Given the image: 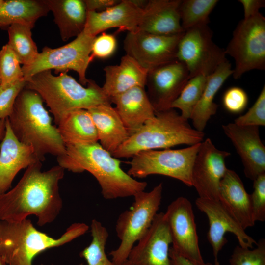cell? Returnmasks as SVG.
I'll return each mask as SVG.
<instances>
[{
	"instance_id": "cell-5",
	"label": "cell",
	"mask_w": 265,
	"mask_h": 265,
	"mask_svg": "<svg viewBox=\"0 0 265 265\" xmlns=\"http://www.w3.org/2000/svg\"><path fill=\"white\" fill-rule=\"evenodd\" d=\"M205 134L192 128L174 108L155 112L149 120L112 154L116 158H132L143 151L190 146L203 141Z\"/></svg>"
},
{
	"instance_id": "cell-3",
	"label": "cell",
	"mask_w": 265,
	"mask_h": 265,
	"mask_svg": "<svg viewBox=\"0 0 265 265\" xmlns=\"http://www.w3.org/2000/svg\"><path fill=\"white\" fill-rule=\"evenodd\" d=\"M38 93L25 87L18 95L8 120L18 140L33 149L41 162L45 156L64 154L66 146L57 128L53 125Z\"/></svg>"
},
{
	"instance_id": "cell-41",
	"label": "cell",
	"mask_w": 265,
	"mask_h": 265,
	"mask_svg": "<svg viewBox=\"0 0 265 265\" xmlns=\"http://www.w3.org/2000/svg\"><path fill=\"white\" fill-rule=\"evenodd\" d=\"M244 11V19L253 16L259 13L260 8L265 6L264 0H239Z\"/></svg>"
},
{
	"instance_id": "cell-47",
	"label": "cell",
	"mask_w": 265,
	"mask_h": 265,
	"mask_svg": "<svg viewBox=\"0 0 265 265\" xmlns=\"http://www.w3.org/2000/svg\"><path fill=\"white\" fill-rule=\"evenodd\" d=\"M121 265H136L132 263L129 260H127Z\"/></svg>"
},
{
	"instance_id": "cell-14",
	"label": "cell",
	"mask_w": 265,
	"mask_h": 265,
	"mask_svg": "<svg viewBox=\"0 0 265 265\" xmlns=\"http://www.w3.org/2000/svg\"><path fill=\"white\" fill-rule=\"evenodd\" d=\"M230 155L209 138L201 142L191 171L192 186L199 197L219 200L220 184L228 169L225 160Z\"/></svg>"
},
{
	"instance_id": "cell-12",
	"label": "cell",
	"mask_w": 265,
	"mask_h": 265,
	"mask_svg": "<svg viewBox=\"0 0 265 265\" xmlns=\"http://www.w3.org/2000/svg\"><path fill=\"white\" fill-rule=\"evenodd\" d=\"M164 213L171 237V248L196 265H209L210 263H205L201 254L190 202L186 197H178Z\"/></svg>"
},
{
	"instance_id": "cell-39",
	"label": "cell",
	"mask_w": 265,
	"mask_h": 265,
	"mask_svg": "<svg viewBox=\"0 0 265 265\" xmlns=\"http://www.w3.org/2000/svg\"><path fill=\"white\" fill-rule=\"evenodd\" d=\"M117 47V40L114 35L103 32L94 38L91 48L90 57L105 59L111 56Z\"/></svg>"
},
{
	"instance_id": "cell-48",
	"label": "cell",
	"mask_w": 265,
	"mask_h": 265,
	"mask_svg": "<svg viewBox=\"0 0 265 265\" xmlns=\"http://www.w3.org/2000/svg\"><path fill=\"white\" fill-rule=\"evenodd\" d=\"M44 265V264H41V265ZM84 265V264L81 263V264H79V265Z\"/></svg>"
},
{
	"instance_id": "cell-23",
	"label": "cell",
	"mask_w": 265,
	"mask_h": 265,
	"mask_svg": "<svg viewBox=\"0 0 265 265\" xmlns=\"http://www.w3.org/2000/svg\"><path fill=\"white\" fill-rule=\"evenodd\" d=\"M181 1L149 0L143 10L138 30L161 35L184 32L179 10Z\"/></svg>"
},
{
	"instance_id": "cell-27",
	"label": "cell",
	"mask_w": 265,
	"mask_h": 265,
	"mask_svg": "<svg viewBox=\"0 0 265 265\" xmlns=\"http://www.w3.org/2000/svg\"><path fill=\"white\" fill-rule=\"evenodd\" d=\"M233 69L228 60L221 63L207 77V82L190 119L195 129L203 132L210 118L217 111L218 106L213 102L214 97L225 80L233 74Z\"/></svg>"
},
{
	"instance_id": "cell-9",
	"label": "cell",
	"mask_w": 265,
	"mask_h": 265,
	"mask_svg": "<svg viewBox=\"0 0 265 265\" xmlns=\"http://www.w3.org/2000/svg\"><path fill=\"white\" fill-rule=\"evenodd\" d=\"M95 38L83 31L72 41L62 47L55 49L45 47L32 63L22 67L25 80L26 81L36 74L46 70L54 69L61 73L73 70L78 74L80 84L87 85L89 80L86 77V72L92 61L90 55Z\"/></svg>"
},
{
	"instance_id": "cell-10",
	"label": "cell",
	"mask_w": 265,
	"mask_h": 265,
	"mask_svg": "<svg viewBox=\"0 0 265 265\" xmlns=\"http://www.w3.org/2000/svg\"><path fill=\"white\" fill-rule=\"evenodd\" d=\"M225 52L234 59L235 79L250 70L265 69V18L261 13L239 22Z\"/></svg>"
},
{
	"instance_id": "cell-11",
	"label": "cell",
	"mask_w": 265,
	"mask_h": 265,
	"mask_svg": "<svg viewBox=\"0 0 265 265\" xmlns=\"http://www.w3.org/2000/svg\"><path fill=\"white\" fill-rule=\"evenodd\" d=\"M225 50L212 40L208 25L194 27L184 32L177 49V59L186 66L190 79L197 75L212 74L227 60Z\"/></svg>"
},
{
	"instance_id": "cell-21",
	"label": "cell",
	"mask_w": 265,
	"mask_h": 265,
	"mask_svg": "<svg viewBox=\"0 0 265 265\" xmlns=\"http://www.w3.org/2000/svg\"><path fill=\"white\" fill-rule=\"evenodd\" d=\"M145 88L135 87L110 98L130 136L155 116Z\"/></svg>"
},
{
	"instance_id": "cell-17",
	"label": "cell",
	"mask_w": 265,
	"mask_h": 265,
	"mask_svg": "<svg viewBox=\"0 0 265 265\" xmlns=\"http://www.w3.org/2000/svg\"><path fill=\"white\" fill-rule=\"evenodd\" d=\"M171 237L164 213H157L128 258L136 265H172L169 256Z\"/></svg>"
},
{
	"instance_id": "cell-16",
	"label": "cell",
	"mask_w": 265,
	"mask_h": 265,
	"mask_svg": "<svg viewBox=\"0 0 265 265\" xmlns=\"http://www.w3.org/2000/svg\"><path fill=\"white\" fill-rule=\"evenodd\" d=\"M198 209L207 216L209 229L207 234L208 240L211 245L215 265H220L218 255L228 242L225 234L230 232L236 237L239 245L244 248H253L256 242L247 234L245 230L233 218L219 200L198 197L195 200Z\"/></svg>"
},
{
	"instance_id": "cell-40",
	"label": "cell",
	"mask_w": 265,
	"mask_h": 265,
	"mask_svg": "<svg viewBox=\"0 0 265 265\" xmlns=\"http://www.w3.org/2000/svg\"><path fill=\"white\" fill-rule=\"evenodd\" d=\"M248 102L246 92L238 87H232L226 90L223 97L225 108L231 113H238L246 108Z\"/></svg>"
},
{
	"instance_id": "cell-35",
	"label": "cell",
	"mask_w": 265,
	"mask_h": 265,
	"mask_svg": "<svg viewBox=\"0 0 265 265\" xmlns=\"http://www.w3.org/2000/svg\"><path fill=\"white\" fill-rule=\"evenodd\" d=\"M253 249L237 246L229 260V265H265V239H260Z\"/></svg>"
},
{
	"instance_id": "cell-13",
	"label": "cell",
	"mask_w": 265,
	"mask_h": 265,
	"mask_svg": "<svg viewBox=\"0 0 265 265\" xmlns=\"http://www.w3.org/2000/svg\"><path fill=\"white\" fill-rule=\"evenodd\" d=\"M184 32L171 35L141 30L128 32L124 40V49L126 54L149 71L177 59L178 44Z\"/></svg>"
},
{
	"instance_id": "cell-24",
	"label": "cell",
	"mask_w": 265,
	"mask_h": 265,
	"mask_svg": "<svg viewBox=\"0 0 265 265\" xmlns=\"http://www.w3.org/2000/svg\"><path fill=\"white\" fill-rule=\"evenodd\" d=\"M104 71L102 89L110 98L135 87L145 88L148 70L127 54L122 57L119 64L106 66Z\"/></svg>"
},
{
	"instance_id": "cell-33",
	"label": "cell",
	"mask_w": 265,
	"mask_h": 265,
	"mask_svg": "<svg viewBox=\"0 0 265 265\" xmlns=\"http://www.w3.org/2000/svg\"><path fill=\"white\" fill-rule=\"evenodd\" d=\"M207 77L199 75L190 78L175 100L171 108H178L185 119H190L195 106L200 100L204 90Z\"/></svg>"
},
{
	"instance_id": "cell-4",
	"label": "cell",
	"mask_w": 265,
	"mask_h": 265,
	"mask_svg": "<svg viewBox=\"0 0 265 265\" xmlns=\"http://www.w3.org/2000/svg\"><path fill=\"white\" fill-rule=\"evenodd\" d=\"M26 81L25 87L36 92L45 102L56 125L71 111L112 104L111 98L94 80H89L85 87L66 72L54 76L51 70L43 71Z\"/></svg>"
},
{
	"instance_id": "cell-1",
	"label": "cell",
	"mask_w": 265,
	"mask_h": 265,
	"mask_svg": "<svg viewBox=\"0 0 265 265\" xmlns=\"http://www.w3.org/2000/svg\"><path fill=\"white\" fill-rule=\"evenodd\" d=\"M41 169V161L32 164L13 188L0 195V221H19L34 215L42 226L56 219L63 205L59 183L65 169L59 165Z\"/></svg>"
},
{
	"instance_id": "cell-20",
	"label": "cell",
	"mask_w": 265,
	"mask_h": 265,
	"mask_svg": "<svg viewBox=\"0 0 265 265\" xmlns=\"http://www.w3.org/2000/svg\"><path fill=\"white\" fill-rule=\"evenodd\" d=\"M143 10L130 0H122L115 5L99 12H87L83 31L93 37L111 28L118 27L128 32L138 30Z\"/></svg>"
},
{
	"instance_id": "cell-37",
	"label": "cell",
	"mask_w": 265,
	"mask_h": 265,
	"mask_svg": "<svg viewBox=\"0 0 265 265\" xmlns=\"http://www.w3.org/2000/svg\"><path fill=\"white\" fill-rule=\"evenodd\" d=\"M234 123L244 126L265 125V85L251 107L244 115L237 118Z\"/></svg>"
},
{
	"instance_id": "cell-45",
	"label": "cell",
	"mask_w": 265,
	"mask_h": 265,
	"mask_svg": "<svg viewBox=\"0 0 265 265\" xmlns=\"http://www.w3.org/2000/svg\"><path fill=\"white\" fill-rule=\"evenodd\" d=\"M6 119H0V145L5 132Z\"/></svg>"
},
{
	"instance_id": "cell-42",
	"label": "cell",
	"mask_w": 265,
	"mask_h": 265,
	"mask_svg": "<svg viewBox=\"0 0 265 265\" xmlns=\"http://www.w3.org/2000/svg\"><path fill=\"white\" fill-rule=\"evenodd\" d=\"M87 12H102L118 4L117 0H85Z\"/></svg>"
},
{
	"instance_id": "cell-28",
	"label": "cell",
	"mask_w": 265,
	"mask_h": 265,
	"mask_svg": "<svg viewBox=\"0 0 265 265\" xmlns=\"http://www.w3.org/2000/svg\"><path fill=\"white\" fill-rule=\"evenodd\" d=\"M57 125L65 146L98 141L95 126L87 110L71 111L63 116Z\"/></svg>"
},
{
	"instance_id": "cell-25",
	"label": "cell",
	"mask_w": 265,
	"mask_h": 265,
	"mask_svg": "<svg viewBox=\"0 0 265 265\" xmlns=\"http://www.w3.org/2000/svg\"><path fill=\"white\" fill-rule=\"evenodd\" d=\"M87 110L95 126L100 144L112 155L130 136L122 121L111 105H100Z\"/></svg>"
},
{
	"instance_id": "cell-31",
	"label": "cell",
	"mask_w": 265,
	"mask_h": 265,
	"mask_svg": "<svg viewBox=\"0 0 265 265\" xmlns=\"http://www.w3.org/2000/svg\"><path fill=\"white\" fill-rule=\"evenodd\" d=\"M217 0H184L179 6L181 24L184 31L208 25L209 16L216 6Z\"/></svg>"
},
{
	"instance_id": "cell-29",
	"label": "cell",
	"mask_w": 265,
	"mask_h": 265,
	"mask_svg": "<svg viewBox=\"0 0 265 265\" xmlns=\"http://www.w3.org/2000/svg\"><path fill=\"white\" fill-rule=\"evenodd\" d=\"M49 11L43 0H0V27L21 24L33 28Z\"/></svg>"
},
{
	"instance_id": "cell-8",
	"label": "cell",
	"mask_w": 265,
	"mask_h": 265,
	"mask_svg": "<svg viewBox=\"0 0 265 265\" xmlns=\"http://www.w3.org/2000/svg\"><path fill=\"white\" fill-rule=\"evenodd\" d=\"M200 143L179 149L141 151L132 157L127 173L134 178L162 175L191 187L192 169Z\"/></svg>"
},
{
	"instance_id": "cell-22",
	"label": "cell",
	"mask_w": 265,
	"mask_h": 265,
	"mask_svg": "<svg viewBox=\"0 0 265 265\" xmlns=\"http://www.w3.org/2000/svg\"><path fill=\"white\" fill-rule=\"evenodd\" d=\"M219 195V201L244 230L254 225L250 194L234 171L227 169L220 184Z\"/></svg>"
},
{
	"instance_id": "cell-30",
	"label": "cell",
	"mask_w": 265,
	"mask_h": 265,
	"mask_svg": "<svg viewBox=\"0 0 265 265\" xmlns=\"http://www.w3.org/2000/svg\"><path fill=\"white\" fill-rule=\"evenodd\" d=\"M32 28L28 25L21 24H13L8 27L7 44L23 65L32 63L39 53L32 38Z\"/></svg>"
},
{
	"instance_id": "cell-38",
	"label": "cell",
	"mask_w": 265,
	"mask_h": 265,
	"mask_svg": "<svg viewBox=\"0 0 265 265\" xmlns=\"http://www.w3.org/2000/svg\"><path fill=\"white\" fill-rule=\"evenodd\" d=\"M253 191L250 195L255 222L265 220V173L253 181Z\"/></svg>"
},
{
	"instance_id": "cell-34",
	"label": "cell",
	"mask_w": 265,
	"mask_h": 265,
	"mask_svg": "<svg viewBox=\"0 0 265 265\" xmlns=\"http://www.w3.org/2000/svg\"><path fill=\"white\" fill-rule=\"evenodd\" d=\"M20 62L6 44L0 51V84L5 85L24 79Z\"/></svg>"
},
{
	"instance_id": "cell-46",
	"label": "cell",
	"mask_w": 265,
	"mask_h": 265,
	"mask_svg": "<svg viewBox=\"0 0 265 265\" xmlns=\"http://www.w3.org/2000/svg\"><path fill=\"white\" fill-rule=\"evenodd\" d=\"M0 265H7L0 254Z\"/></svg>"
},
{
	"instance_id": "cell-15",
	"label": "cell",
	"mask_w": 265,
	"mask_h": 265,
	"mask_svg": "<svg viewBox=\"0 0 265 265\" xmlns=\"http://www.w3.org/2000/svg\"><path fill=\"white\" fill-rule=\"evenodd\" d=\"M189 79L186 66L177 59L149 70L146 91L155 112L171 108Z\"/></svg>"
},
{
	"instance_id": "cell-44",
	"label": "cell",
	"mask_w": 265,
	"mask_h": 265,
	"mask_svg": "<svg viewBox=\"0 0 265 265\" xmlns=\"http://www.w3.org/2000/svg\"><path fill=\"white\" fill-rule=\"evenodd\" d=\"M130 1L135 6L142 10L145 8L148 2V0H130Z\"/></svg>"
},
{
	"instance_id": "cell-36",
	"label": "cell",
	"mask_w": 265,
	"mask_h": 265,
	"mask_svg": "<svg viewBox=\"0 0 265 265\" xmlns=\"http://www.w3.org/2000/svg\"><path fill=\"white\" fill-rule=\"evenodd\" d=\"M26 83L23 79L7 84H0V119H6L10 115L16 99Z\"/></svg>"
},
{
	"instance_id": "cell-6",
	"label": "cell",
	"mask_w": 265,
	"mask_h": 265,
	"mask_svg": "<svg viewBox=\"0 0 265 265\" xmlns=\"http://www.w3.org/2000/svg\"><path fill=\"white\" fill-rule=\"evenodd\" d=\"M89 227L75 223L57 238L36 229L31 220L0 221V254L7 265H32L39 253L68 243L86 233Z\"/></svg>"
},
{
	"instance_id": "cell-43",
	"label": "cell",
	"mask_w": 265,
	"mask_h": 265,
	"mask_svg": "<svg viewBox=\"0 0 265 265\" xmlns=\"http://www.w3.org/2000/svg\"><path fill=\"white\" fill-rule=\"evenodd\" d=\"M169 256L172 265H196L192 262L176 253L171 247L169 249ZM209 265H212L210 264Z\"/></svg>"
},
{
	"instance_id": "cell-7",
	"label": "cell",
	"mask_w": 265,
	"mask_h": 265,
	"mask_svg": "<svg viewBox=\"0 0 265 265\" xmlns=\"http://www.w3.org/2000/svg\"><path fill=\"white\" fill-rule=\"evenodd\" d=\"M162 190V184L159 183L149 192H138L133 196L131 207L119 216L115 230L120 242L109 253L116 265H121L128 260L135 243L151 227L161 204Z\"/></svg>"
},
{
	"instance_id": "cell-2",
	"label": "cell",
	"mask_w": 265,
	"mask_h": 265,
	"mask_svg": "<svg viewBox=\"0 0 265 265\" xmlns=\"http://www.w3.org/2000/svg\"><path fill=\"white\" fill-rule=\"evenodd\" d=\"M64 154L57 157L58 165L73 173L87 171L98 181L106 200L133 196L144 191L147 183L130 176L121 161L98 142L66 146Z\"/></svg>"
},
{
	"instance_id": "cell-26",
	"label": "cell",
	"mask_w": 265,
	"mask_h": 265,
	"mask_svg": "<svg viewBox=\"0 0 265 265\" xmlns=\"http://www.w3.org/2000/svg\"><path fill=\"white\" fill-rule=\"evenodd\" d=\"M53 13L62 40L77 37L84 30L87 10L82 0H43Z\"/></svg>"
},
{
	"instance_id": "cell-19",
	"label": "cell",
	"mask_w": 265,
	"mask_h": 265,
	"mask_svg": "<svg viewBox=\"0 0 265 265\" xmlns=\"http://www.w3.org/2000/svg\"><path fill=\"white\" fill-rule=\"evenodd\" d=\"M37 161L40 160L32 147L18 140L6 118L5 135L0 145V195L9 190L21 170Z\"/></svg>"
},
{
	"instance_id": "cell-18",
	"label": "cell",
	"mask_w": 265,
	"mask_h": 265,
	"mask_svg": "<svg viewBox=\"0 0 265 265\" xmlns=\"http://www.w3.org/2000/svg\"><path fill=\"white\" fill-rule=\"evenodd\" d=\"M222 128L241 159L246 177L254 181L265 173V147L259 127L232 123L223 125Z\"/></svg>"
},
{
	"instance_id": "cell-32",
	"label": "cell",
	"mask_w": 265,
	"mask_h": 265,
	"mask_svg": "<svg viewBox=\"0 0 265 265\" xmlns=\"http://www.w3.org/2000/svg\"><path fill=\"white\" fill-rule=\"evenodd\" d=\"M92 240L80 253L87 265H116L106 253V245L109 237L106 228L100 221L93 219L90 225Z\"/></svg>"
}]
</instances>
